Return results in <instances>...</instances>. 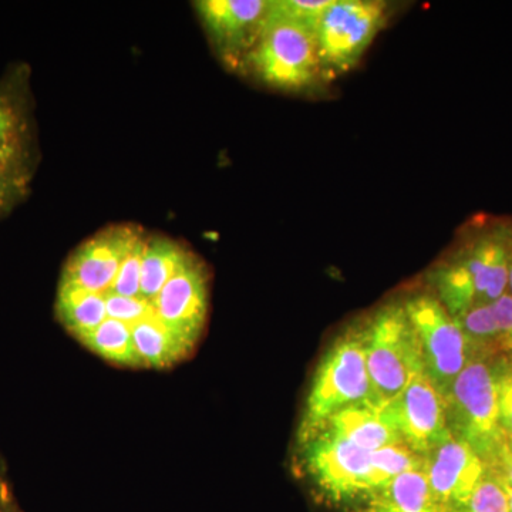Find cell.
Wrapping results in <instances>:
<instances>
[{
    "label": "cell",
    "instance_id": "obj_27",
    "mask_svg": "<svg viewBox=\"0 0 512 512\" xmlns=\"http://www.w3.org/2000/svg\"><path fill=\"white\" fill-rule=\"evenodd\" d=\"M495 320L504 339L505 355L512 353V295L510 292H504L500 298L491 302Z\"/></svg>",
    "mask_w": 512,
    "mask_h": 512
},
{
    "label": "cell",
    "instance_id": "obj_29",
    "mask_svg": "<svg viewBox=\"0 0 512 512\" xmlns=\"http://www.w3.org/2000/svg\"><path fill=\"white\" fill-rule=\"evenodd\" d=\"M491 470L495 471L498 476L503 478L505 483L512 487V446L510 444H505L497 463L491 467Z\"/></svg>",
    "mask_w": 512,
    "mask_h": 512
},
{
    "label": "cell",
    "instance_id": "obj_6",
    "mask_svg": "<svg viewBox=\"0 0 512 512\" xmlns=\"http://www.w3.org/2000/svg\"><path fill=\"white\" fill-rule=\"evenodd\" d=\"M387 20L389 5L379 0H330L315 26L328 80L355 69Z\"/></svg>",
    "mask_w": 512,
    "mask_h": 512
},
{
    "label": "cell",
    "instance_id": "obj_16",
    "mask_svg": "<svg viewBox=\"0 0 512 512\" xmlns=\"http://www.w3.org/2000/svg\"><path fill=\"white\" fill-rule=\"evenodd\" d=\"M319 431L336 439L349 441L367 451H376L402 441L396 431L384 421L380 407L372 402L355 404L336 413L313 434Z\"/></svg>",
    "mask_w": 512,
    "mask_h": 512
},
{
    "label": "cell",
    "instance_id": "obj_14",
    "mask_svg": "<svg viewBox=\"0 0 512 512\" xmlns=\"http://www.w3.org/2000/svg\"><path fill=\"white\" fill-rule=\"evenodd\" d=\"M487 471L476 451L453 436L427 454L424 466L431 493L447 512L464 507Z\"/></svg>",
    "mask_w": 512,
    "mask_h": 512
},
{
    "label": "cell",
    "instance_id": "obj_30",
    "mask_svg": "<svg viewBox=\"0 0 512 512\" xmlns=\"http://www.w3.org/2000/svg\"><path fill=\"white\" fill-rule=\"evenodd\" d=\"M0 512H19L8 497V491H0Z\"/></svg>",
    "mask_w": 512,
    "mask_h": 512
},
{
    "label": "cell",
    "instance_id": "obj_24",
    "mask_svg": "<svg viewBox=\"0 0 512 512\" xmlns=\"http://www.w3.org/2000/svg\"><path fill=\"white\" fill-rule=\"evenodd\" d=\"M497 397L501 430L512 446V353L497 356Z\"/></svg>",
    "mask_w": 512,
    "mask_h": 512
},
{
    "label": "cell",
    "instance_id": "obj_18",
    "mask_svg": "<svg viewBox=\"0 0 512 512\" xmlns=\"http://www.w3.org/2000/svg\"><path fill=\"white\" fill-rule=\"evenodd\" d=\"M192 252L164 235H147L141 262V298L153 305L158 293L178 274Z\"/></svg>",
    "mask_w": 512,
    "mask_h": 512
},
{
    "label": "cell",
    "instance_id": "obj_19",
    "mask_svg": "<svg viewBox=\"0 0 512 512\" xmlns=\"http://www.w3.org/2000/svg\"><path fill=\"white\" fill-rule=\"evenodd\" d=\"M56 316L64 329L82 342L107 319L103 293L86 291L77 286L59 284Z\"/></svg>",
    "mask_w": 512,
    "mask_h": 512
},
{
    "label": "cell",
    "instance_id": "obj_28",
    "mask_svg": "<svg viewBox=\"0 0 512 512\" xmlns=\"http://www.w3.org/2000/svg\"><path fill=\"white\" fill-rule=\"evenodd\" d=\"M29 190V185L0 181V217L12 210Z\"/></svg>",
    "mask_w": 512,
    "mask_h": 512
},
{
    "label": "cell",
    "instance_id": "obj_17",
    "mask_svg": "<svg viewBox=\"0 0 512 512\" xmlns=\"http://www.w3.org/2000/svg\"><path fill=\"white\" fill-rule=\"evenodd\" d=\"M134 346L143 369H168L187 359L195 348L180 335L163 325L153 313L131 326Z\"/></svg>",
    "mask_w": 512,
    "mask_h": 512
},
{
    "label": "cell",
    "instance_id": "obj_8",
    "mask_svg": "<svg viewBox=\"0 0 512 512\" xmlns=\"http://www.w3.org/2000/svg\"><path fill=\"white\" fill-rule=\"evenodd\" d=\"M301 446L306 471L332 503L350 508L376 490L373 451L322 431L302 441Z\"/></svg>",
    "mask_w": 512,
    "mask_h": 512
},
{
    "label": "cell",
    "instance_id": "obj_1",
    "mask_svg": "<svg viewBox=\"0 0 512 512\" xmlns=\"http://www.w3.org/2000/svg\"><path fill=\"white\" fill-rule=\"evenodd\" d=\"M512 221H471L450 255L431 269V291L451 316L471 306L491 303L508 289Z\"/></svg>",
    "mask_w": 512,
    "mask_h": 512
},
{
    "label": "cell",
    "instance_id": "obj_12",
    "mask_svg": "<svg viewBox=\"0 0 512 512\" xmlns=\"http://www.w3.org/2000/svg\"><path fill=\"white\" fill-rule=\"evenodd\" d=\"M210 308V276L198 256L191 255L153 302L154 315L181 338L197 345Z\"/></svg>",
    "mask_w": 512,
    "mask_h": 512
},
{
    "label": "cell",
    "instance_id": "obj_22",
    "mask_svg": "<svg viewBox=\"0 0 512 512\" xmlns=\"http://www.w3.org/2000/svg\"><path fill=\"white\" fill-rule=\"evenodd\" d=\"M376 488L409 471L424 470L426 458L417 454L403 441L390 444L372 453ZM375 491V490H373Z\"/></svg>",
    "mask_w": 512,
    "mask_h": 512
},
{
    "label": "cell",
    "instance_id": "obj_7",
    "mask_svg": "<svg viewBox=\"0 0 512 512\" xmlns=\"http://www.w3.org/2000/svg\"><path fill=\"white\" fill-rule=\"evenodd\" d=\"M423 356L424 375L443 394L474 359L463 330L456 318L444 308L433 292H417L403 302Z\"/></svg>",
    "mask_w": 512,
    "mask_h": 512
},
{
    "label": "cell",
    "instance_id": "obj_32",
    "mask_svg": "<svg viewBox=\"0 0 512 512\" xmlns=\"http://www.w3.org/2000/svg\"><path fill=\"white\" fill-rule=\"evenodd\" d=\"M504 483H505V481H504ZM505 485H507L508 500H510V507H508V512H512V487H511V485H508L507 483H505Z\"/></svg>",
    "mask_w": 512,
    "mask_h": 512
},
{
    "label": "cell",
    "instance_id": "obj_4",
    "mask_svg": "<svg viewBox=\"0 0 512 512\" xmlns=\"http://www.w3.org/2000/svg\"><path fill=\"white\" fill-rule=\"evenodd\" d=\"M444 402L453 437L473 448L485 466L493 467L507 444L498 413L497 356L474 357L454 380Z\"/></svg>",
    "mask_w": 512,
    "mask_h": 512
},
{
    "label": "cell",
    "instance_id": "obj_20",
    "mask_svg": "<svg viewBox=\"0 0 512 512\" xmlns=\"http://www.w3.org/2000/svg\"><path fill=\"white\" fill-rule=\"evenodd\" d=\"M80 343L114 365L143 369V363L134 346L131 326L120 320L107 318Z\"/></svg>",
    "mask_w": 512,
    "mask_h": 512
},
{
    "label": "cell",
    "instance_id": "obj_10",
    "mask_svg": "<svg viewBox=\"0 0 512 512\" xmlns=\"http://www.w3.org/2000/svg\"><path fill=\"white\" fill-rule=\"evenodd\" d=\"M146 235L143 228L134 224H114L101 229L74 249L64 265L59 284L106 295L121 265Z\"/></svg>",
    "mask_w": 512,
    "mask_h": 512
},
{
    "label": "cell",
    "instance_id": "obj_5",
    "mask_svg": "<svg viewBox=\"0 0 512 512\" xmlns=\"http://www.w3.org/2000/svg\"><path fill=\"white\" fill-rule=\"evenodd\" d=\"M365 402H372V383L362 328L355 325L345 330L320 360L299 426V443L309 439L336 413Z\"/></svg>",
    "mask_w": 512,
    "mask_h": 512
},
{
    "label": "cell",
    "instance_id": "obj_2",
    "mask_svg": "<svg viewBox=\"0 0 512 512\" xmlns=\"http://www.w3.org/2000/svg\"><path fill=\"white\" fill-rule=\"evenodd\" d=\"M237 70L282 93H309L329 82L319 59L315 30L266 15L264 28Z\"/></svg>",
    "mask_w": 512,
    "mask_h": 512
},
{
    "label": "cell",
    "instance_id": "obj_31",
    "mask_svg": "<svg viewBox=\"0 0 512 512\" xmlns=\"http://www.w3.org/2000/svg\"><path fill=\"white\" fill-rule=\"evenodd\" d=\"M508 292L512 295V249H511V261H510V276H508Z\"/></svg>",
    "mask_w": 512,
    "mask_h": 512
},
{
    "label": "cell",
    "instance_id": "obj_26",
    "mask_svg": "<svg viewBox=\"0 0 512 512\" xmlns=\"http://www.w3.org/2000/svg\"><path fill=\"white\" fill-rule=\"evenodd\" d=\"M104 298L107 318L120 320L130 326L153 313V305L143 298H127L114 292H107Z\"/></svg>",
    "mask_w": 512,
    "mask_h": 512
},
{
    "label": "cell",
    "instance_id": "obj_15",
    "mask_svg": "<svg viewBox=\"0 0 512 512\" xmlns=\"http://www.w3.org/2000/svg\"><path fill=\"white\" fill-rule=\"evenodd\" d=\"M352 512H447L431 493L424 470L409 471L380 485L349 508Z\"/></svg>",
    "mask_w": 512,
    "mask_h": 512
},
{
    "label": "cell",
    "instance_id": "obj_25",
    "mask_svg": "<svg viewBox=\"0 0 512 512\" xmlns=\"http://www.w3.org/2000/svg\"><path fill=\"white\" fill-rule=\"evenodd\" d=\"M146 237L141 239L136 248L127 256L124 264L121 265L119 274L116 276L110 292L127 298H141V262H143L144 244Z\"/></svg>",
    "mask_w": 512,
    "mask_h": 512
},
{
    "label": "cell",
    "instance_id": "obj_21",
    "mask_svg": "<svg viewBox=\"0 0 512 512\" xmlns=\"http://www.w3.org/2000/svg\"><path fill=\"white\" fill-rule=\"evenodd\" d=\"M474 357L505 355L504 339L491 303H478L456 318Z\"/></svg>",
    "mask_w": 512,
    "mask_h": 512
},
{
    "label": "cell",
    "instance_id": "obj_9",
    "mask_svg": "<svg viewBox=\"0 0 512 512\" xmlns=\"http://www.w3.org/2000/svg\"><path fill=\"white\" fill-rule=\"evenodd\" d=\"M379 407L384 421L400 440L424 458L453 436L448 429L443 394L424 373Z\"/></svg>",
    "mask_w": 512,
    "mask_h": 512
},
{
    "label": "cell",
    "instance_id": "obj_13",
    "mask_svg": "<svg viewBox=\"0 0 512 512\" xmlns=\"http://www.w3.org/2000/svg\"><path fill=\"white\" fill-rule=\"evenodd\" d=\"M22 73L0 83V181L30 184L32 121Z\"/></svg>",
    "mask_w": 512,
    "mask_h": 512
},
{
    "label": "cell",
    "instance_id": "obj_3",
    "mask_svg": "<svg viewBox=\"0 0 512 512\" xmlns=\"http://www.w3.org/2000/svg\"><path fill=\"white\" fill-rule=\"evenodd\" d=\"M360 328L372 403L382 406L424 373L419 338L403 302L384 303Z\"/></svg>",
    "mask_w": 512,
    "mask_h": 512
},
{
    "label": "cell",
    "instance_id": "obj_11",
    "mask_svg": "<svg viewBox=\"0 0 512 512\" xmlns=\"http://www.w3.org/2000/svg\"><path fill=\"white\" fill-rule=\"evenodd\" d=\"M269 0H200L194 3L212 47L222 62L237 69L268 15Z\"/></svg>",
    "mask_w": 512,
    "mask_h": 512
},
{
    "label": "cell",
    "instance_id": "obj_23",
    "mask_svg": "<svg viewBox=\"0 0 512 512\" xmlns=\"http://www.w3.org/2000/svg\"><path fill=\"white\" fill-rule=\"evenodd\" d=\"M507 485L503 478L488 468L487 474L477 485L464 507L458 512H508Z\"/></svg>",
    "mask_w": 512,
    "mask_h": 512
}]
</instances>
